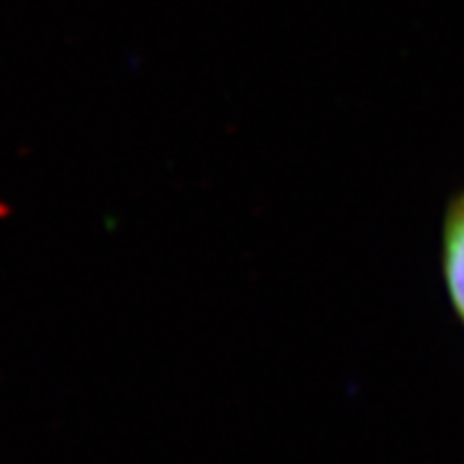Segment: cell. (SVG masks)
I'll return each mask as SVG.
<instances>
[{
    "mask_svg": "<svg viewBox=\"0 0 464 464\" xmlns=\"http://www.w3.org/2000/svg\"><path fill=\"white\" fill-rule=\"evenodd\" d=\"M443 274L451 305L464 323V194L451 202L445 218Z\"/></svg>",
    "mask_w": 464,
    "mask_h": 464,
    "instance_id": "cell-1",
    "label": "cell"
}]
</instances>
